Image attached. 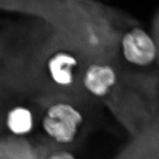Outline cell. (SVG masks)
I'll use <instances>...</instances> for the list:
<instances>
[{
	"instance_id": "6",
	"label": "cell",
	"mask_w": 159,
	"mask_h": 159,
	"mask_svg": "<svg viewBox=\"0 0 159 159\" xmlns=\"http://www.w3.org/2000/svg\"><path fill=\"white\" fill-rule=\"evenodd\" d=\"M47 159H77L71 152L65 150H60L53 152L48 155Z\"/></svg>"
},
{
	"instance_id": "4",
	"label": "cell",
	"mask_w": 159,
	"mask_h": 159,
	"mask_svg": "<svg viewBox=\"0 0 159 159\" xmlns=\"http://www.w3.org/2000/svg\"><path fill=\"white\" fill-rule=\"evenodd\" d=\"M47 70L52 80L58 86L67 87L75 81L78 62L76 57L67 51H58L50 57Z\"/></svg>"
},
{
	"instance_id": "2",
	"label": "cell",
	"mask_w": 159,
	"mask_h": 159,
	"mask_svg": "<svg viewBox=\"0 0 159 159\" xmlns=\"http://www.w3.org/2000/svg\"><path fill=\"white\" fill-rule=\"evenodd\" d=\"M122 54L133 65L145 67L155 62L157 47L155 41L145 29L136 27L123 34L121 41Z\"/></svg>"
},
{
	"instance_id": "1",
	"label": "cell",
	"mask_w": 159,
	"mask_h": 159,
	"mask_svg": "<svg viewBox=\"0 0 159 159\" xmlns=\"http://www.w3.org/2000/svg\"><path fill=\"white\" fill-rule=\"evenodd\" d=\"M83 116L78 109L66 102L48 107L42 119V127L49 137L60 144H70L76 137Z\"/></svg>"
},
{
	"instance_id": "3",
	"label": "cell",
	"mask_w": 159,
	"mask_h": 159,
	"mask_svg": "<svg viewBox=\"0 0 159 159\" xmlns=\"http://www.w3.org/2000/svg\"><path fill=\"white\" fill-rule=\"evenodd\" d=\"M115 70L106 64L93 63L84 71L82 82L84 88L92 95L103 97L110 92L117 82Z\"/></svg>"
},
{
	"instance_id": "5",
	"label": "cell",
	"mask_w": 159,
	"mask_h": 159,
	"mask_svg": "<svg viewBox=\"0 0 159 159\" xmlns=\"http://www.w3.org/2000/svg\"><path fill=\"white\" fill-rule=\"evenodd\" d=\"M34 116L31 110L23 106L12 107L7 112L6 125L8 131L16 136H25L34 127Z\"/></svg>"
}]
</instances>
